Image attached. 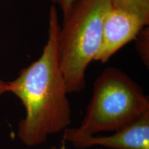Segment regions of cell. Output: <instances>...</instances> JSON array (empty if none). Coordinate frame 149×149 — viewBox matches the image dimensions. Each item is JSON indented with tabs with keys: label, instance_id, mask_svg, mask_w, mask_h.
I'll use <instances>...</instances> for the list:
<instances>
[{
	"label": "cell",
	"instance_id": "1",
	"mask_svg": "<svg viewBox=\"0 0 149 149\" xmlns=\"http://www.w3.org/2000/svg\"><path fill=\"white\" fill-rule=\"evenodd\" d=\"M48 39L40 57L18 77L8 82V92L21 100L26 116L19 123L17 135L28 146L44 144L50 135L64 132L71 123V109L59 64L60 30L55 5L49 10Z\"/></svg>",
	"mask_w": 149,
	"mask_h": 149
},
{
	"label": "cell",
	"instance_id": "2",
	"mask_svg": "<svg viewBox=\"0 0 149 149\" xmlns=\"http://www.w3.org/2000/svg\"><path fill=\"white\" fill-rule=\"evenodd\" d=\"M149 112V100L141 87L124 72L108 67L98 76L80 125L66 128L63 140L115 132Z\"/></svg>",
	"mask_w": 149,
	"mask_h": 149
},
{
	"label": "cell",
	"instance_id": "3",
	"mask_svg": "<svg viewBox=\"0 0 149 149\" xmlns=\"http://www.w3.org/2000/svg\"><path fill=\"white\" fill-rule=\"evenodd\" d=\"M111 8V0H77L63 17L58 50L68 93L85 88L86 71L100 51L104 19Z\"/></svg>",
	"mask_w": 149,
	"mask_h": 149
},
{
	"label": "cell",
	"instance_id": "4",
	"mask_svg": "<svg viewBox=\"0 0 149 149\" xmlns=\"http://www.w3.org/2000/svg\"><path fill=\"white\" fill-rule=\"evenodd\" d=\"M145 26H148L137 17L111 7L104 17L101 46L95 61L107 62Z\"/></svg>",
	"mask_w": 149,
	"mask_h": 149
},
{
	"label": "cell",
	"instance_id": "5",
	"mask_svg": "<svg viewBox=\"0 0 149 149\" xmlns=\"http://www.w3.org/2000/svg\"><path fill=\"white\" fill-rule=\"evenodd\" d=\"M68 141L81 149L95 146L112 149H149V112L112 135L77 137Z\"/></svg>",
	"mask_w": 149,
	"mask_h": 149
},
{
	"label": "cell",
	"instance_id": "6",
	"mask_svg": "<svg viewBox=\"0 0 149 149\" xmlns=\"http://www.w3.org/2000/svg\"><path fill=\"white\" fill-rule=\"evenodd\" d=\"M111 7L133 15L148 26L149 0H111Z\"/></svg>",
	"mask_w": 149,
	"mask_h": 149
},
{
	"label": "cell",
	"instance_id": "7",
	"mask_svg": "<svg viewBox=\"0 0 149 149\" xmlns=\"http://www.w3.org/2000/svg\"><path fill=\"white\" fill-rule=\"evenodd\" d=\"M149 33L148 27L145 26L137 35L135 40L137 42V48L141 60L146 66L149 64Z\"/></svg>",
	"mask_w": 149,
	"mask_h": 149
},
{
	"label": "cell",
	"instance_id": "8",
	"mask_svg": "<svg viewBox=\"0 0 149 149\" xmlns=\"http://www.w3.org/2000/svg\"><path fill=\"white\" fill-rule=\"evenodd\" d=\"M77 0H51L54 5H58L62 12L63 17L66 16V15L69 13L70 8L72 5L77 1Z\"/></svg>",
	"mask_w": 149,
	"mask_h": 149
},
{
	"label": "cell",
	"instance_id": "9",
	"mask_svg": "<svg viewBox=\"0 0 149 149\" xmlns=\"http://www.w3.org/2000/svg\"><path fill=\"white\" fill-rule=\"evenodd\" d=\"M7 92H8V82H5L0 79V96Z\"/></svg>",
	"mask_w": 149,
	"mask_h": 149
},
{
	"label": "cell",
	"instance_id": "10",
	"mask_svg": "<svg viewBox=\"0 0 149 149\" xmlns=\"http://www.w3.org/2000/svg\"><path fill=\"white\" fill-rule=\"evenodd\" d=\"M50 149H66V141H64V140H62V142H61V147H60V148H56V147L53 146V147H52V148H50Z\"/></svg>",
	"mask_w": 149,
	"mask_h": 149
}]
</instances>
